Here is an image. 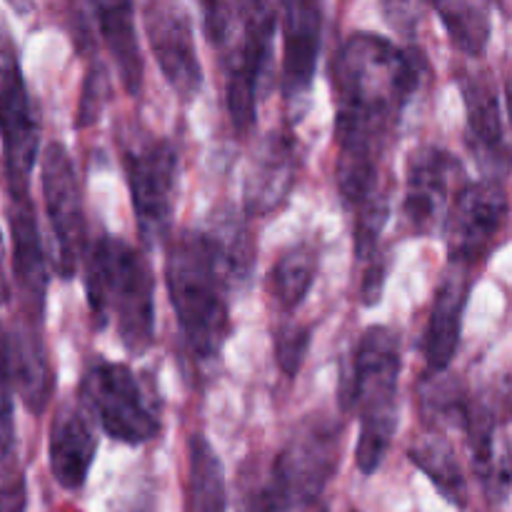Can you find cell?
<instances>
[{"instance_id":"obj_1","label":"cell","mask_w":512,"mask_h":512,"mask_svg":"<svg viewBox=\"0 0 512 512\" xmlns=\"http://www.w3.org/2000/svg\"><path fill=\"white\" fill-rule=\"evenodd\" d=\"M428 65L375 33H355L335 58V143L338 188L350 210L388 200L383 163L405 108L423 85Z\"/></svg>"},{"instance_id":"obj_2","label":"cell","mask_w":512,"mask_h":512,"mask_svg":"<svg viewBox=\"0 0 512 512\" xmlns=\"http://www.w3.org/2000/svg\"><path fill=\"white\" fill-rule=\"evenodd\" d=\"M253 255L240 235L185 230L165 253V285L183 348L198 365L215 363L230 335V288L250 275Z\"/></svg>"},{"instance_id":"obj_3","label":"cell","mask_w":512,"mask_h":512,"mask_svg":"<svg viewBox=\"0 0 512 512\" xmlns=\"http://www.w3.org/2000/svg\"><path fill=\"white\" fill-rule=\"evenodd\" d=\"M83 265L95 330L113 325L123 348L143 355L155 340V280L145 255L128 240L98 235Z\"/></svg>"},{"instance_id":"obj_4","label":"cell","mask_w":512,"mask_h":512,"mask_svg":"<svg viewBox=\"0 0 512 512\" xmlns=\"http://www.w3.org/2000/svg\"><path fill=\"white\" fill-rule=\"evenodd\" d=\"M403 370L400 338L393 328L373 325L360 335L350 370L345 403L358 413L360 438L355 463L373 475L383 465L398 430V385Z\"/></svg>"},{"instance_id":"obj_5","label":"cell","mask_w":512,"mask_h":512,"mask_svg":"<svg viewBox=\"0 0 512 512\" xmlns=\"http://www.w3.org/2000/svg\"><path fill=\"white\" fill-rule=\"evenodd\" d=\"M343 460V423L313 415L288 440L270 468L268 483L253 508L308 510L323 505V495Z\"/></svg>"},{"instance_id":"obj_6","label":"cell","mask_w":512,"mask_h":512,"mask_svg":"<svg viewBox=\"0 0 512 512\" xmlns=\"http://www.w3.org/2000/svg\"><path fill=\"white\" fill-rule=\"evenodd\" d=\"M123 165L140 235L145 243H160L173 223L180 170L178 148L165 138L135 135L123 145Z\"/></svg>"},{"instance_id":"obj_7","label":"cell","mask_w":512,"mask_h":512,"mask_svg":"<svg viewBox=\"0 0 512 512\" xmlns=\"http://www.w3.org/2000/svg\"><path fill=\"white\" fill-rule=\"evenodd\" d=\"M78 398L93 410L108 438L123 445H145L158 438V413L148 405L143 385L128 365L95 363L80 380Z\"/></svg>"},{"instance_id":"obj_8","label":"cell","mask_w":512,"mask_h":512,"mask_svg":"<svg viewBox=\"0 0 512 512\" xmlns=\"http://www.w3.org/2000/svg\"><path fill=\"white\" fill-rule=\"evenodd\" d=\"M40 185L53 233V270L63 280H70L78 273V260H83L88 243L78 175L68 150L60 143H50L40 155Z\"/></svg>"},{"instance_id":"obj_9","label":"cell","mask_w":512,"mask_h":512,"mask_svg":"<svg viewBox=\"0 0 512 512\" xmlns=\"http://www.w3.org/2000/svg\"><path fill=\"white\" fill-rule=\"evenodd\" d=\"M468 185L458 155L438 145H423L408 160L403 213L415 235L445 233L450 210Z\"/></svg>"},{"instance_id":"obj_10","label":"cell","mask_w":512,"mask_h":512,"mask_svg":"<svg viewBox=\"0 0 512 512\" xmlns=\"http://www.w3.org/2000/svg\"><path fill=\"white\" fill-rule=\"evenodd\" d=\"M3 163L10 200L28 195L30 173L38 163L40 128L30 105L28 88L20 75L18 55L5 38L3 48Z\"/></svg>"},{"instance_id":"obj_11","label":"cell","mask_w":512,"mask_h":512,"mask_svg":"<svg viewBox=\"0 0 512 512\" xmlns=\"http://www.w3.org/2000/svg\"><path fill=\"white\" fill-rule=\"evenodd\" d=\"M508 213V193L498 180L488 178L465 185L445 225L450 263L465 268L478 265L505 228Z\"/></svg>"},{"instance_id":"obj_12","label":"cell","mask_w":512,"mask_h":512,"mask_svg":"<svg viewBox=\"0 0 512 512\" xmlns=\"http://www.w3.org/2000/svg\"><path fill=\"white\" fill-rule=\"evenodd\" d=\"M145 35L160 73L183 103L195 100L203 88V68L190 15L178 0H148L143 13Z\"/></svg>"},{"instance_id":"obj_13","label":"cell","mask_w":512,"mask_h":512,"mask_svg":"<svg viewBox=\"0 0 512 512\" xmlns=\"http://www.w3.org/2000/svg\"><path fill=\"white\" fill-rule=\"evenodd\" d=\"M285 100L308 95L323 45V0H280Z\"/></svg>"},{"instance_id":"obj_14","label":"cell","mask_w":512,"mask_h":512,"mask_svg":"<svg viewBox=\"0 0 512 512\" xmlns=\"http://www.w3.org/2000/svg\"><path fill=\"white\" fill-rule=\"evenodd\" d=\"M93 410L83 403L60 405L50 423L48 435V460L55 483L68 493H75L88 480L98 453V433H95Z\"/></svg>"},{"instance_id":"obj_15","label":"cell","mask_w":512,"mask_h":512,"mask_svg":"<svg viewBox=\"0 0 512 512\" xmlns=\"http://www.w3.org/2000/svg\"><path fill=\"white\" fill-rule=\"evenodd\" d=\"M298 143L288 130L265 135L250 165L245 183V210L248 215H270L285 203L298 178Z\"/></svg>"},{"instance_id":"obj_16","label":"cell","mask_w":512,"mask_h":512,"mask_svg":"<svg viewBox=\"0 0 512 512\" xmlns=\"http://www.w3.org/2000/svg\"><path fill=\"white\" fill-rule=\"evenodd\" d=\"M5 385L33 415H40L53 393V373L40 340L38 323H13L5 333Z\"/></svg>"},{"instance_id":"obj_17","label":"cell","mask_w":512,"mask_h":512,"mask_svg":"<svg viewBox=\"0 0 512 512\" xmlns=\"http://www.w3.org/2000/svg\"><path fill=\"white\" fill-rule=\"evenodd\" d=\"M470 268L465 265L450 263V270L445 273L443 283L438 285L435 293L433 310H430L428 328L423 338V355L428 373H440L448 370L453 363L455 353L460 345V333H463L465 308L470 298Z\"/></svg>"},{"instance_id":"obj_18","label":"cell","mask_w":512,"mask_h":512,"mask_svg":"<svg viewBox=\"0 0 512 512\" xmlns=\"http://www.w3.org/2000/svg\"><path fill=\"white\" fill-rule=\"evenodd\" d=\"M10 223V243H13V278L18 285V293L23 298V308L28 310V318L38 323L43 318L45 290H48V270H45L43 240L38 233V220H35L33 203L25 198H13L8 213Z\"/></svg>"},{"instance_id":"obj_19","label":"cell","mask_w":512,"mask_h":512,"mask_svg":"<svg viewBox=\"0 0 512 512\" xmlns=\"http://www.w3.org/2000/svg\"><path fill=\"white\" fill-rule=\"evenodd\" d=\"M463 100L468 113V140L470 150L478 163L488 168H510L512 153L505 140V123L500 115V100L495 85L488 75H470L463 80Z\"/></svg>"},{"instance_id":"obj_20","label":"cell","mask_w":512,"mask_h":512,"mask_svg":"<svg viewBox=\"0 0 512 512\" xmlns=\"http://www.w3.org/2000/svg\"><path fill=\"white\" fill-rule=\"evenodd\" d=\"M93 8L103 43L108 45L120 73V83L128 95L143 88V55H140L138 28H135V0H88Z\"/></svg>"},{"instance_id":"obj_21","label":"cell","mask_w":512,"mask_h":512,"mask_svg":"<svg viewBox=\"0 0 512 512\" xmlns=\"http://www.w3.org/2000/svg\"><path fill=\"white\" fill-rule=\"evenodd\" d=\"M410 460L430 478L438 493L455 508L468 505V485H465L463 468L458 453L445 433H425L410 445Z\"/></svg>"},{"instance_id":"obj_22","label":"cell","mask_w":512,"mask_h":512,"mask_svg":"<svg viewBox=\"0 0 512 512\" xmlns=\"http://www.w3.org/2000/svg\"><path fill=\"white\" fill-rule=\"evenodd\" d=\"M433 8L438 10L455 50L470 58L485 53L493 33L488 0H435Z\"/></svg>"},{"instance_id":"obj_23","label":"cell","mask_w":512,"mask_h":512,"mask_svg":"<svg viewBox=\"0 0 512 512\" xmlns=\"http://www.w3.org/2000/svg\"><path fill=\"white\" fill-rule=\"evenodd\" d=\"M185 508L195 512H218L225 508L223 463L203 435H193L188 443Z\"/></svg>"},{"instance_id":"obj_24","label":"cell","mask_w":512,"mask_h":512,"mask_svg":"<svg viewBox=\"0 0 512 512\" xmlns=\"http://www.w3.org/2000/svg\"><path fill=\"white\" fill-rule=\"evenodd\" d=\"M320 255L310 243H298L285 250L270 273V290L283 310H295L305 303L318 275Z\"/></svg>"},{"instance_id":"obj_25","label":"cell","mask_w":512,"mask_h":512,"mask_svg":"<svg viewBox=\"0 0 512 512\" xmlns=\"http://www.w3.org/2000/svg\"><path fill=\"white\" fill-rule=\"evenodd\" d=\"M418 400L425 423L433 428H445V425L465 428V420L473 408V398L465 393L463 383L450 378L445 370L425 375L423 385L418 388Z\"/></svg>"},{"instance_id":"obj_26","label":"cell","mask_w":512,"mask_h":512,"mask_svg":"<svg viewBox=\"0 0 512 512\" xmlns=\"http://www.w3.org/2000/svg\"><path fill=\"white\" fill-rule=\"evenodd\" d=\"M310 348V330L303 325H283L275 335V360L288 378H295Z\"/></svg>"},{"instance_id":"obj_27","label":"cell","mask_w":512,"mask_h":512,"mask_svg":"<svg viewBox=\"0 0 512 512\" xmlns=\"http://www.w3.org/2000/svg\"><path fill=\"white\" fill-rule=\"evenodd\" d=\"M110 98V80L108 73H105L103 65H95V68L88 70L83 80V93H80V103H78V120L75 125L78 128H90L95 120L100 118L103 113L105 100Z\"/></svg>"},{"instance_id":"obj_28","label":"cell","mask_w":512,"mask_h":512,"mask_svg":"<svg viewBox=\"0 0 512 512\" xmlns=\"http://www.w3.org/2000/svg\"><path fill=\"white\" fill-rule=\"evenodd\" d=\"M433 3L435 0H383V10L390 25L398 30H413L423 10Z\"/></svg>"},{"instance_id":"obj_29","label":"cell","mask_w":512,"mask_h":512,"mask_svg":"<svg viewBox=\"0 0 512 512\" xmlns=\"http://www.w3.org/2000/svg\"><path fill=\"white\" fill-rule=\"evenodd\" d=\"M505 105H508V115H510V123H512V73L505 80Z\"/></svg>"}]
</instances>
